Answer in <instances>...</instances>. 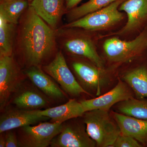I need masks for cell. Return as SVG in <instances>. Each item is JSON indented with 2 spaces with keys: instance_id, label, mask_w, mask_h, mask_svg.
Returning <instances> with one entry per match:
<instances>
[{
  "instance_id": "6da1fadb",
  "label": "cell",
  "mask_w": 147,
  "mask_h": 147,
  "mask_svg": "<svg viewBox=\"0 0 147 147\" xmlns=\"http://www.w3.org/2000/svg\"><path fill=\"white\" fill-rule=\"evenodd\" d=\"M55 43L53 30L29 7L20 35V45L27 62L30 66H38L53 52Z\"/></svg>"
},
{
  "instance_id": "7a4b0ae2",
  "label": "cell",
  "mask_w": 147,
  "mask_h": 147,
  "mask_svg": "<svg viewBox=\"0 0 147 147\" xmlns=\"http://www.w3.org/2000/svg\"><path fill=\"white\" fill-rule=\"evenodd\" d=\"M86 129L98 147H113L120 129L108 110L95 109L83 115Z\"/></svg>"
},
{
  "instance_id": "3957f363",
  "label": "cell",
  "mask_w": 147,
  "mask_h": 147,
  "mask_svg": "<svg viewBox=\"0 0 147 147\" xmlns=\"http://www.w3.org/2000/svg\"><path fill=\"white\" fill-rule=\"evenodd\" d=\"M147 47V30L130 41L113 37L106 40L103 45L108 59L114 63L130 61L139 57Z\"/></svg>"
},
{
  "instance_id": "277c9868",
  "label": "cell",
  "mask_w": 147,
  "mask_h": 147,
  "mask_svg": "<svg viewBox=\"0 0 147 147\" xmlns=\"http://www.w3.org/2000/svg\"><path fill=\"white\" fill-rule=\"evenodd\" d=\"M125 0H117L101 9L74 21L66 26L90 31L104 30L114 26L123 19V13L119 7Z\"/></svg>"
},
{
  "instance_id": "5b68a950",
  "label": "cell",
  "mask_w": 147,
  "mask_h": 147,
  "mask_svg": "<svg viewBox=\"0 0 147 147\" xmlns=\"http://www.w3.org/2000/svg\"><path fill=\"white\" fill-rule=\"evenodd\" d=\"M63 125V123L51 122L20 127L17 137L18 147L48 146L53 139L60 133Z\"/></svg>"
},
{
  "instance_id": "8992f818",
  "label": "cell",
  "mask_w": 147,
  "mask_h": 147,
  "mask_svg": "<svg viewBox=\"0 0 147 147\" xmlns=\"http://www.w3.org/2000/svg\"><path fill=\"white\" fill-rule=\"evenodd\" d=\"M18 67L12 55L0 54V108L4 109L21 86Z\"/></svg>"
},
{
  "instance_id": "52a82bcc",
  "label": "cell",
  "mask_w": 147,
  "mask_h": 147,
  "mask_svg": "<svg viewBox=\"0 0 147 147\" xmlns=\"http://www.w3.org/2000/svg\"><path fill=\"white\" fill-rule=\"evenodd\" d=\"M44 71L60 85L65 91L72 96L82 94L90 95L77 82L69 68L61 52L56 55L51 63L43 67Z\"/></svg>"
},
{
  "instance_id": "ba28073f",
  "label": "cell",
  "mask_w": 147,
  "mask_h": 147,
  "mask_svg": "<svg viewBox=\"0 0 147 147\" xmlns=\"http://www.w3.org/2000/svg\"><path fill=\"white\" fill-rule=\"evenodd\" d=\"M50 146L52 147H94L96 145L82 124L69 123L63 124L60 133L53 139Z\"/></svg>"
},
{
  "instance_id": "9c48e42d",
  "label": "cell",
  "mask_w": 147,
  "mask_h": 147,
  "mask_svg": "<svg viewBox=\"0 0 147 147\" xmlns=\"http://www.w3.org/2000/svg\"><path fill=\"white\" fill-rule=\"evenodd\" d=\"M72 66L84 89L94 92L97 96L100 95L102 89L108 83L103 69L84 62H74Z\"/></svg>"
},
{
  "instance_id": "30bf717a",
  "label": "cell",
  "mask_w": 147,
  "mask_h": 147,
  "mask_svg": "<svg viewBox=\"0 0 147 147\" xmlns=\"http://www.w3.org/2000/svg\"><path fill=\"white\" fill-rule=\"evenodd\" d=\"M133 93L123 80H119L113 89L95 98L82 100L81 102L85 111L100 109L109 111L113 105L133 97Z\"/></svg>"
},
{
  "instance_id": "8fae6325",
  "label": "cell",
  "mask_w": 147,
  "mask_h": 147,
  "mask_svg": "<svg viewBox=\"0 0 147 147\" xmlns=\"http://www.w3.org/2000/svg\"><path fill=\"white\" fill-rule=\"evenodd\" d=\"M10 110L3 113L0 117V133L8 130L32 125L49 119L40 114V110Z\"/></svg>"
},
{
  "instance_id": "7c38bea8",
  "label": "cell",
  "mask_w": 147,
  "mask_h": 147,
  "mask_svg": "<svg viewBox=\"0 0 147 147\" xmlns=\"http://www.w3.org/2000/svg\"><path fill=\"white\" fill-rule=\"evenodd\" d=\"M127 14L125 26L115 34L127 33L136 30L147 20V0H125L119 7Z\"/></svg>"
},
{
  "instance_id": "4fadbf2b",
  "label": "cell",
  "mask_w": 147,
  "mask_h": 147,
  "mask_svg": "<svg viewBox=\"0 0 147 147\" xmlns=\"http://www.w3.org/2000/svg\"><path fill=\"white\" fill-rule=\"evenodd\" d=\"M112 116L120 129L121 134L132 137L143 146H147V120L113 112Z\"/></svg>"
},
{
  "instance_id": "5bb4252c",
  "label": "cell",
  "mask_w": 147,
  "mask_h": 147,
  "mask_svg": "<svg viewBox=\"0 0 147 147\" xmlns=\"http://www.w3.org/2000/svg\"><path fill=\"white\" fill-rule=\"evenodd\" d=\"M26 74L34 85L46 96L54 99L64 98L63 91L53 79L39 67L31 66L26 71Z\"/></svg>"
},
{
  "instance_id": "9a60e30c",
  "label": "cell",
  "mask_w": 147,
  "mask_h": 147,
  "mask_svg": "<svg viewBox=\"0 0 147 147\" xmlns=\"http://www.w3.org/2000/svg\"><path fill=\"white\" fill-rule=\"evenodd\" d=\"M85 112L81 101L79 102L74 99H70L63 105L39 111L40 115L51 119L52 122L61 123L82 117Z\"/></svg>"
},
{
  "instance_id": "2e32d148",
  "label": "cell",
  "mask_w": 147,
  "mask_h": 147,
  "mask_svg": "<svg viewBox=\"0 0 147 147\" xmlns=\"http://www.w3.org/2000/svg\"><path fill=\"white\" fill-rule=\"evenodd\" d=\"M65 46L69 53L86 58L97 67L103 69V62L90 40L83 38H71L66 41Z\"/></svg>"
},
{
  "instance_id": "e0dca14e",
  "label": "cell",
  "mask_w": 147,
  "mask_h": 147,
  "mask_svg": "<svg viewBox=\"0 0 147 147\" xmlns=\"http://www.w3.org/2000/svg\"><path fill=\"white\" fill-rule=\"evenodd\" d=\"M63 0H33L31 6L50 27L56 26L62 11Z\"/></svg>"
},
{
  "instance_id": "ac0fdd59",
  "label": "cell",
  "mask_w": 147,
  "mask_h": 147,
  "mask_svg": "<svg viewBox=\"0 0 147 147\" xmlns=\"http://www.w3.org/2000/svg\"><path fill=\"white\" fill-rule=\"evenodd\" d=\"M14 94L12 103L19 109L25 110H38L49 103L44 94L33 88L18 90Z\"/></svg>"
},
{
  "instance_id": "d6986e66",
  "label": "cell",
  "mask_w": 147,
  "mask_h": 147,
  "mask_svg": "<svg viewBox=\"0 0 147 147\" xmlns=\"http://www.w3.org/2000/svg\"><path fill=\"white\" fill-rule=\"evenodd\" d=\"M123 80L125 82L139 99L147 98V67H138L124 74Z\"/></svg>"
},
{
  "instance_id": "ffe728a7",
  "label": "cell",
  "mask_w": 147,
  "mask_h": 147,
  "mask_svg": "<svg viewBox=\"0 0 147 147\" xmlns=\"http://www.w3.org/2000/svg\"><path fill=\"white\" fill-rule=\"evenodd\" d=\"M117 109L121 113L147 120V100L132 97L119 102Z\"/></svg>"
},
{
  "instance_id": "44dd1931",
  "label": "cell",
  "mask_w": 147,
  "mask_h": 147,
  "mask_svg": "<svg viewBox=\"0 0 147 147\" xmlns=\"http://www.w3.org/2000/svg\"><path fill=\"white\" fill-rule=\"evenodd\" d=\"M27 7L26 0H2L0 5V16L9 22L17 24L19 17Z\"/></svg>"
},
{
  "instance_id": "7402d4cb",
  "label": "cell",
  "mask_w": 147,
  "mask_h": 147,
  "mask_svg": "<svg viewBox=\"0 0 147 147\" xmlns=\"http://www.w3.org/2000/svg\"><path fill=\"white\" fill-rule=\"evenodd\" d=\"M116 1L117 0H89L79 7L73 9L69 14V18L75 21L105 7Z\"/></svg>"
},
{
  "instance_id": "603a6c76",
  "label": "cell",
  "mask_w": 147,
  "mask_h": 147,
  "mask_svg": "<svg viewBox=\"0 0 147 147\" xmlns=\"http://www.w3.org/2000/svg\"><path fill=\"white\" fill-rule=\"evenodd\" d=\"M13 25L0 16V54L12 55Z\"/></svg>"
},
{
  "instance_id": "cb8c5ba5",
  "label": "cell",
  "mask_w": 147,
  "mask_h": 147,
  "mask_svg": "<svg viewBox=\"0 0 147 147\" xmlns=\"http://www.w3.org/2000/svg\"><path fill=\"white\" fill-rule=\"evenodd\" d=\"M114 147H142L143 146L132 137L120 134L113 145Z\"/></svg>"
},
{
  "instance_id": "d4e9b609",
  "label": "cell",
  "mask_w": 147,
  "mask_h": 147,
  "mask_svg": "<svg viewBox=\"0 0 147 147\" xmlns=\"http://www.w3.org/2000/svg\"><path fill=\"white\" fill-rule=\"evenodd\" d=\"M11 130L5 131L6 147H18L17 137Z\"/></svg>"
},
{
  "instance_id": "484cf974",
  "label": "cell",
  "mask_w": 147,
  "mask_h": 147,
  "mask_svg": "<svg viewBox=\"0 0 147 147\" xmlns=\"http://www.w3.org/2000/svg\"><path fill=\"white\" fill-rule=\"evenodd\" d=\"M82 0H66L67 7L68 9H72L76 6Z\"/></svg>"
},
{
  "instance_id": "4316f807",
  "label": "cell",
  "mask_w": 147,
  "mask_h": 147,
  "mask_svg": "<svg viewBox=\"0 0 147 147\" xmlns=\"http://www.w3.org/2000/svg\"><path fill=\"white\" fill-rule=\"evenodd\" d=\"M0 137V147H6V138L5 132L1 133Z\"/></svg>"
},
{
  "instance_id": "83f0119b",
  "label": "cell",
  "mask_w": 147,
  "mask_h": 147,
  "mask_svg": "<svg viewBox=\"0 0 147 147\" xmlns=\"http://www.w3.org/2000/svg\"><path fill=\"white\" fill-rule=\"evenodd\" d=\"M28 1H33V0H28Z\"/></svg>"
}]
</instances>
